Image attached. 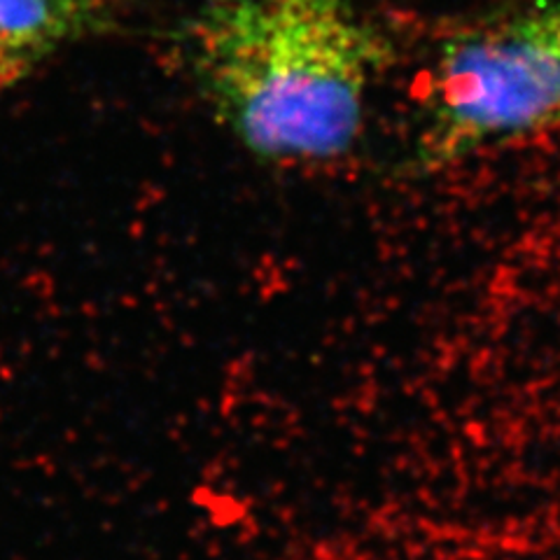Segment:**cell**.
<instances>
[{"label": "cell", "mask_w": 560, "mask_h": 560, "mask_svg": "<svg viewBox=\"0 0 560 560\" xmlns=\"http://www.w3.org/2000/svg\"><path fill=\"white\" fill-rule=\"evenodd\" d=\"M388 59L383 35L348 0H232L195 33V68L213 110L265 160L346 154Z\"/></svg>", "instance_id": "1"}, {"label": "cell", "mask_w": 560, "mask_h": 560, "mask_svg": "<svg viewBox=\"0 0 560 560\" xmlns=\"http://www.w3.org/2000/svg\"><path fill=\"white\" fill-rule=\"evenodd\" d=\"M560 127V0L453 38L423 84L416 164L446 168Z\"/></svg>", "instance_id": "2"}, {"label": "cell", "mask_w": 560, "mask_h": 560, "mask_svg": "<svg viewBox=\"0 0 560 560\" xmlns=\"http://www.w3.org/2000/svg\"><path fill=\"white\" fill-rule=\"evenodd\" d=\"M90 20V0H0V96L75 40Z\"/></svg>", "instance_id": "3"}, {"label": "cell", "mask_w": 560, "mask_h": 560, "mask_svg": "<svg viewBox=\"0 0 560 560\" xmlns=\"http://www.w3.org/2000/svg\"><path fill=\"white\" fill-rule=\"evenodd\" d=\"M210 5H220V3H232V0H208Z\"/></svg>", "instance_id": "4"}]
</instances>
